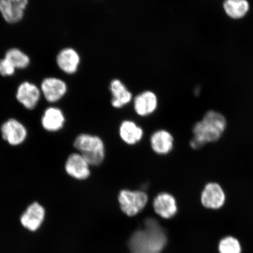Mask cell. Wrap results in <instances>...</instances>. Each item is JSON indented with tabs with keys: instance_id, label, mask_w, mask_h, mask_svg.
Returning <instances> with one entry per match:
<instances>
[{
	"instance_id": "7",
	"label": "cell",
	"mask_w": 253,
	"mask_h": 253,
	"mask_svg": "<svg viewBox=\"0 0 253 253\" xmlns=\"http://www.w3.org/2000/svg\"><path fill=\"white\" fill-rule=\"evenodd\" d=\"M153 208L158 215L163 219H171L178 213V204L175 197L167 192H161L154 198Z\"/></svg>"
},
{
	"instance_id": "2",
	"label": "cell",
	"mask_w": 253,
	"mask_h": 253,
	"mask_svg": "<svg viewBox=\"0 0 253 253\" xmlns=\"http://www.w3.org/2000/svg\"><path fill=\"white\" fill-rule=\"evenodd\" d=\"M226 126V121L223 116L214 111L208 112L203 119L194 126L192 131L194 137L190 145L193 149H198L208 142L217 141Z\"/></svg>"
},
{
	"instance_id": "13",
	"label": "cell",
	"mask_w": 253,
	"mask_h": 253,
	"mask_svg": "<svg viewBox=\"0 0 253 253\" xmlns=\"http://www.w3.org/2000/svg\"><path fill=\"white\" fill-rule=\"evenodd\" d=\"M2 137L11 145H20L25 141L27 131L25 126L18 120L11 119L1 126Z\"/></svg>"
},
{
	"instance_id": "6",
	"label": "cell",
	"mask_w": 253,
	"mask_h": 253,
	"mask_svg": "<svg viewBox=\"0 0 253 253\" xmlns=\"http://www.w3.org/2000/svg\"><path fill=\"white\" fill-rule=\"evenodd\" d=\"M29 0H0V14L9 24L23 20Z\"/></svg>"
},
{
	"instance_id": "17",
	"label": "cell",
	"mask_w": 253,
	"mask_h": 253,
	"mask_svg": "<svg viewBox=\"0 0 253 253\" xmlns=\"http://www.w3.org/2000/svg\"><path fill=\"white\" fill-rule=\"evenodd\" d=\"M65 122V116L62 111L58 107H50L44 112L41 122L46 131L55 132L61 130Z\"/></svg>"
},
{
	"instance_id": "11",
	"label": "cell",
	"mask_w": 253,
	"mask_h": 253,
	"mask_svg": "<svg viewBox=\"0 0 253 253\" xmlns=\"http://www.w3.org/2000/svg\"><path fill=\"white\" fill-rule=\"evenodd\" d=\"M225 201V194L219 184L210 183L206 185L201 195V202L204 207L210 210H219Z\"/></svg>"
},
{
	"instance_id": "21",
	"label": "cell",
	"mask_w": 253,
	"mask_h": 253,
	"mask_svg": "<svg viewBox=\"0 0 253 253\" xmlns=\"http://www.w3.org/2000/svg\"><path fill=\"white\" fill-rule=\"evenodd\" d=\"M219 253H242V247L239 240L232 236L224 237L218 244Z\"/></svg>"
},
{
	"instance_id": "20",
	"label": "cell",
	"mask_w": 253,
	"mask_h": 253,
	"mask_svg": "<svg viewBox=\"0 0 253 253\" xmlns=\"http://www.w3.org/2000/svg\"><path fill=\"white\" fill-rule=\"evenodd\" d=\"M4 58L10 62L16 69H26L31 62L29 56L17 47L9 49L6 52Z\"/></svg>"
},
{
	"instance_id": "14",
	"label": "cell",
	"mask_w": 253,
	"mask_h": 253,
	"mask_svg": "<svg viewBox=\"0 0 253 253\" xmlns=\"http://www.w3.org/2000/svg\"><path fill=\"white\" fill-rule=\"evenodd\" d=\"M158 104V98L153 91H145L135 97L134 110L141 118H147L156 112Z\"/></svg>"
},
{
	"instance_id": "15",
	"label": "cell",
	"mask_w": 253,
	"mask_h": 253,
	"mask_svg": "<svg viewBox=\"0 0 253 253\" xmlns=\"http://www.w3.org/2000/svg\"><path fill=\"white\" fill-rule=\"evenodd\" d=\"M45 211L37 202L32 204L28 207L21 217V222L25 228L36 231L42 223L45 217Z\"/></svg>"
},
{
	"instance_id": "18",
	"label": "cell",
	"mask_w": 253,
	"mask_h": 253,
	"mask_svg": "<svg viewBox=\"0 0 253 253\" xmlns=\"http://www.w3.org/2000/svg\"><path fill=\"white\" fill-rule=\"evenodd\" d=\"M110 90L112 94L111 103L114 108L122 109L131 102L132 93L125 85L118 79L112 82Z\"/></svg>"
},
{
	"instance_id": "9",
	"label": "cell",
	"mask_w": 253,
	"mask_h": 253,
	"mask_svg": "<svg viewBox=\"0 0 253 253\" xmlns=\"http://www.w3.org/2000/svg\"><path fill=\"white\" fill-rule=\"evenodd\" d=\"M40 88L30 82L25 81L19 85L16 98L25 108L33 110L36 108L41 98Z\"/></svg>"
},
{
	"instance_id": "3",
	"label": "cell",
	"mask_w": 253,
	"mask_h": 253,
	"mask_svg": "<svg viewBox=\"0 0 253 253\" xmlns=\"http://www.w3.org/2000/svg\"><path fill=\"white\" fill-rule=\"evenodd\" d=\"M74 146L91 167L102 164L106 157V145L103 139L97 135L82 133L76 137Z\"/></svg>"
},
{
	"instance_id": "19",
	"label": "cell",
	"mask_w": 253,
	"mask_h": 253,
	"mask_svg": "<svg viewBox=\"0 0 253 253\" xmlns=\"http://www.w3.org/2000/svg\"><path fill=\"white\" fill-rule=\"evenodd\" d=\"M223 8L227 15L233 19L244 17L249 10V3L247 0H225Z\"/></svg>"
},
{
	"instance_id": "1",
	"label": "cell",
	"mask_w": 253,
	"mask_h": 253,
	"mask_svg": "<svg viewBox=\"0 0 253 253\" xmlns=\"http://www.w3.org/2000/svg\"><path fill=\"white\" fill-rule=\"evenodd\" d=\"M167 243L165 230L158 221L148 217L143 228L133 233L128 242L131 253H161Z\"/></svg>"
},
{
	"instance_id": "12",
	"label": "cell",
	"mask_w": 253,
	"mask_h": 253,
	"mask_svg": "<svg viewBox=\"0 0 253 253\" xmlns=\"http://www.w3.org/2000/svg\"><path fill=\"white\" fill-rule=\"evenodd\" d=\"M119 135L124 143L132 146L140 143L142 141L144 131L142 126L134 120L126 119L120 123Z\"/></svg>"
},
{
	"instance_id": "10",
	"label": "cell",
	"mask_w": 253,
	"mask_h": 253,
	"mask_svg": "<svg viewBox=\"0 0 253 253\" xmlns=\"http://www.w3.org/2000/svg\"><path fill=\"white\" fill-rule=\"evenodd\" d=\"M150 142L151 150L158 156H167L173 149V135L166 129L155 131L151 135Z\"/></svg>"
},
{
	"instance_id": "4",
	"label": "cell",
	"mask_w": 253,
	"mask_h": 253,
	"mask_svg": "<svg viewBox=\"0 0 253 253\" xmlns=\"http://www.w3.org/2000/svg\"><path fill=\"white\" fill-rule=\"evenodd\" d=\"M118 202L123 213L129 217L136 216L146 207L149 197L142 189H123L119 192Z\"/></svg>"
},
{
	"instance_id": "8",
	"label": "cell",
	"mask_w": 253,
	"mask_h": 253,
	"mask_svg": "<svg viewBox=\"0 0 253 253\" xmlns=\"http://www.w3.org/2000/svg\"><path fill=\"white\" fill-rule=\"evenodd\" d=\"M40 90L45 99L50 103L61 100L67 92V84L62 79L55 77H47L41 84Z\"/></svg>"
},
{
	"instance_id": "16",
	"label": "cell",
	"mask_w": 253,
	"mask_h": 253,
	"mask_svg": "<svg viewBox=\"0 0 253 253\" xmlns=\"http://www.w3.org/2000/svg\"><path fill=\"white\" fill-rule=\"evenodd\" d=\"M80 61L79 53L71 47L61 50L56 56V63L59 68L69 75L74 74L78 71Z\"/></svg>"
},
{
	"instance_id": "22",
	"label": "cell",
	"mask_w": 253,
	"mask_h": 253,
	"mask_svg": "<svg viewBox=\"0 0 253 253\" xmlns=\"http://www.w3.org/2000/svg\"><path fill=\"white\" fill-rule=\"evenodd\" d=\"M17 70L10 62L5 58L0 59V75L4 77H11Z\"/></svg>"
},
{
	"instance_id": "5",
	"label": "cell",
	"mask_w": 253,
	"mask_h": 253,
	"mask_svg": "<svg viewBox=\"0 0 253 253\" xmlns=\"http://www.w3.org/2000/svg\"><path fill=\"white\" fill-rule=\"evenodd\" d=\"M65 169L68 175L78 181H85L91 175L90 164L78 152L69 155L66 161Z\"/></svg>"
}]
</instances>
